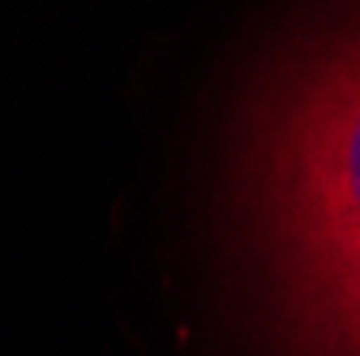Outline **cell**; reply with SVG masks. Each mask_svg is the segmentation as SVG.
<instances>
[{
	"label": "cell",
	"instance_id": "obj_1",
	"mask_svg": "<svg viewBox=\"0 0 360 356\" xmlns=\"http://www.w3.org/2000/svg\"><path fill=\"white\" fill-rule=\"evenodd\" d=\"M275 288L304 356H360V163L313 206Z\"/></svg>",
	"mask_w": 360,
	"mask_h": 356
}]
</instances>
